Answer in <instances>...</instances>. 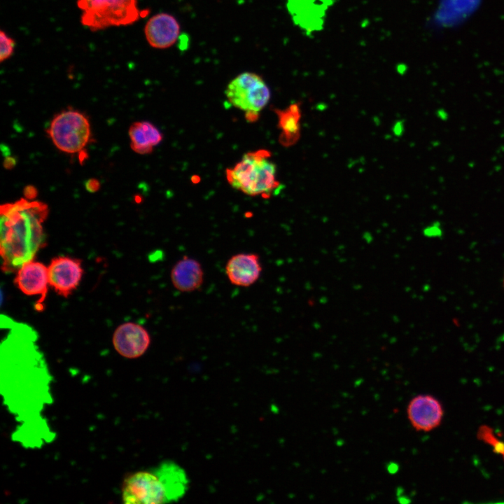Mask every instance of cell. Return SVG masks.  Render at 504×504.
I'll return each mask as SVG.
<instances>
[{
  "label": "cell",
  "mask_w": 504,
  "mask_h": 504,
  "mask_svg": "<svg viewBox=\"0 0 504 504\" xmlns=\"http://www.w3.org/2000/svg\"><path fill=\"white\" fill-rule=\"evenodd\" d=\"M48 214L46 204L24 198L1 206L0 255L4 273L16 272L45 246L43 223Z\"/></svg>",
  "instance_id": "cell-1"
},
{
  "label": "cell",
  "mask_w": 504,
  "mask_h": 504,
  "mask_svg": "<svg viewBox=\"0 0 504 504\" xmlns=\"http://www.w3.org/2000/svg\"><path fill=\"white\" fill-rule=\"evenodd\" d=\"M188 479L185 470L172 461H164L150 471L136 472L122 486L125 504H159L177 501L186 493Z\"/></svg>",
  "instance_id": "cell-2"
},
{
  "label": "cell",
  "mask_w": 504,
  "mask_h": 504,
  "mask_svg": "<svg viewBox=\"0 0 504 504\" xmlns=\"http://www.w3.org/2000/svg\"><path fill=\"white\" fill-rule=\"evenodd\" d=\"M267 150L248 152L234 167L226 170V178L234 189L250 196L270 195L280 185L276 167Z\"/></svg>",
  "instance_id": "cell-3"
},
{
  "label": "cell",
  "mask_w": 504,
  "mask_h": 504,
  "mask_svg": "<svg viewBox=\"0 0 504 504\" xmlns=\"http://www.w3.org/2000/svg\"><path fill=\"white\" fill-rule=\"evenodd\" d=\"M77 6L81 24L93 31L132 24L145 13L137 0H77Z\"/></svg>",
  "instance_id": "cell-4"
},
{
  "label": "cell",
  "mask_w": 504,
  "mask_h": 504,
  "mask_svg": "<svg viewBox=\"0 0 504 504\" xmlns=\"http://www.w3.org/2000/svg\"><path fill=\"white\" fill-rule=\"evenodd\" d=\"M47 132L55 147L69 154L82 151L91 135L88 118L83 113L73 109L56 114Z\"/></svg>",
  "instance_id": "cell-5"
},
{
  "label": "cell",
  "mask_w": 504,
  "mask_h": 504,
  "mask_svg": "<svg viewBox=\"0 0 504 504\" xmlns=\"http://www.w3.org/2000/svg\"><path fill=\"white\" fill-rule=\"evenodd\" d=\"M225 94L231 105L244 111L251 121L257 118L271 96L270 90L263 78L249 71L241 73L234 78L228 83Z\"/></svg>",
  "instance_id": "cell-6"
},
{
  "label": "cell",
  "mask_w": 504,
  "mask_h": 504,
  "mask_svg": "<svg viewBox=\"0 0 504 504\" xmlns=\"http://www.w3.org/2000/svg\"><path fill=\"white\" fill-rule=\"evenodd\" d=\"M48 274L50 286L59 295L67 298L81 281V260L69 256L55 257L48 266Z\"/></svg>",
  "instance_id": "cell-7"
},
{
  "label": "cell",
  "mask_w": 504,
  "mask_h": 504,
  "mask_svg": "<svg viewBox=\"0 0 504 504\" xmlns=\"http://www.w3.org/2000/svg\"><path fill=\"white\" fill-rule=\"evenodd\" d=\"M16 286L25 295H38L36 309L41 311L46 298L49 285L48 267L42 262L28 261L16 272L14 279Z\"/></svg>",
  "instance_id": "cell-8"
},
{
  "label": "cell",
  "mask_w": 504,
  "mask_h": 504,
  "mask_svg": "<svg viewBox=\"0 0 504 504\" xmlns=\"http://www.w3.org/2000/svg\"><path fill=\"white\" fill-rule=\"evenodd\" d=\"M150 337L142 326L127 322L120 325L113 335V344L116 351L127 358L142 356L149 347Z\"/></svg>",
  "instance_id": "cell-9"
},
{
  "label": "cell",
  "mask_w": 504,
  "mask_h": 504,
  "mask_svg": "<svg viewBox=\"0 0 504 504\" xmlns=\"http://www.w3.org/2000/svg\"><path fill=\"white\" fill-rule=\"evenodd\" d=\"M144 35L148 43L155 49H167L178 39L181 26L176 18L167 13L153 15L144 27Z\"/></svg>",
  "instance_id": "cell-10"
},
{
  "label": "cell",
  "mask_w": 504,
  "mask_h": 504,
  "mask_svg": "<svg viewBox=\"0 0 504 504\" xmlns=\"http://www.w3.org/2000/svg\"><path fill=\"white\" fill-rule=\"evenodd\" d=\"M407 416L418 431H430L441 422L442 408L439 401L430 395H419L409 402Z\"/></svg>",
  "instance_id": "cell-11"
},
{
  "label": "cell",
  "mask_w": 504,
  "mask_h": 504,
  "mask_svg": "<svg viewBox=\"0 0 504 504\" xmlns=\"http://www.w3.org/2000/svg\"><path fill=\"white\" fill-rule=\"evenodd\" d=\"M262 266L260 257L255 253H239L231 256L225 265L229 281L239 287H248L260 278Z\"/></svg>",
  "instance_id": "cell-12"
},
{
  "label": "cell",
  "mask_w": 504,
  "mask_h": 504,
  "mask_svg": "<svg viewBox=\"0 0 504 504\" xmlns=\"http://www.w3.org/2000/svg\"><path fill=\"white\" fill-rule=\"evenodd\" d=\"M170 279L177 290L190 293L199 289L203 284L204 271L197 260L185 255L172 267Z\"/></svg>",
  "instance_id": "cell-13"
},
{
  "label": "cell",
  "mask_w": 504,
  "mask_h": 504,
  "mask_svg": "<svg viewBox=\"0 0 504 504\" xmlns=\"http://www.w3.org/2000/svg\"><path fill=\"white\" fill-rule=\"evenodd\" d=\"M129 137L132 150L141 155L151 153L153 147L162 140L160 130L147 121H139L132 124L129 128Z\"/></svg>",
  "instance_id": "cell-14"
},
{
  "label": "cell",
  "mask_w": 504,
  "mask_h": 504,
  "mask_svg": "<svg viewBox=\"0 0 504 504\" xmlns=\"http://www.w3.org/2000/svg\"><path fill=\"white\" fill-rule=\"evenodd\" d=\"M275 112L281 130L280 143L286 147L295 144L300 137L302 113L300 104H292L286 109H276Z\"/></svg>",
  "instance_id": "cell-15"
},
{
  "label": "cell",
  "mask_w": 504,
  "mask_h": 504,
  "mask_svg": "<svg viewBox=\"0 0 504 504\" xmlns=\"http://www.w3.org/2000/svg\"><path fill=\"white\" fill-rule=\"evenodd\" d=\"M0 62H3L9 59L13 54L15 42L3 30L0 32Z\"/></svg>",
  "instance_id": "cell-16"
},
{
  "label": "cell",
  "mask_w": 504,
  "mask_h": 504,
  "mask_svg": "<svg viewBox=\"0 0 504 504\" xmlns=\"http://www.w3.org/2000/svg\"><path fill=\"white\" fill-rule=\"evenodd\" d=\"M86 190L90 192H95L100 188V182L97 178H90L85 183Z\"/></svg>",
  "instance_id": "cell-17"
},
{
  "label": "cell",
  "mask_w": 504,
  "mask_h": 504,
  "mask_svg": "<svg viewBox=\"0 0 504 504\" xmlns=\"http://www.w3.org/2000/svg\"><path fill=\"white\" fill-rule=\"evenodd\" d=\"M437 118L441 121H447L449 119V115L448 111L444 108H439L435 112Z\"/></svg>",
  "instance_id": "cell-18"
},
{
  "label": "cell",
  "mask_w": 504,
  "mask_h": 504,
  "mask_svg": "<svg viewBox=\"0 0 504 504\" xmlns=\"http://www.w3.org/2000/svg\"><path fill=\"white\" fill-rule=\"evenodd\" d=\"M36 190L31 186H27L24 189V194L27 200H31L36 195Z\"/></svg>",
  "instance_id": "cell-19"
},
{
  "label": "cell",
  "mask_w": 504,
  "mask_h": 504,
  "mask_svg": "<svg viewBox=\"0 0 504 504\" xmlns=\"http://www.w3.org/2000/svg\"><path fill=\"white\" fill-rule=\"evenodd\" d=\"M15 164L16 160L12 157H6L4 162V167L6 169L13 168L15 165Z\"/></svg>",
  "instance_id": "cell-20"
},
{
  "label": "cell",
  "mask_w": 504,
  "mask_h": 504,
  "mask_svg": "<svg viewBox=\"0 0 504 504\" xmlns=\"http://www.w3.org/2000/svg\"><path fill=\"white\" fill-rule=\"evenodd\" d=\"M398 470V468L397 464H394L393 463H391L390 464H388V471L390 473L393 474V473L396 472Z\"/></svg>",
  "instance_id": "cell-21"
},
{
  "label": "cell",
  "mask_w": 504,
  "mask_h": 504,
  "mask_svg": "<svg viewBox=\"0 0 504 504\" xmlns=\"http://www.w3.org/2000/svg\"><path fill=\"white\" fill-rule=\"evenodd\" d=\"M503 287H504V278H503Z\"/></svg>",
  "instance_id": "cell-22"
}]
</instances>
